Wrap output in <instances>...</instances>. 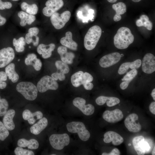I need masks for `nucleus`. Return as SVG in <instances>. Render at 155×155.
<instances>
[{"label": "nucleus", "mask_w": 155, "mask_h": 155, "mask_svg": "<svg viewBox=\"0 0 155 155\" xmlns=\"http://www.w3.org/2000/svg\"><path fill=\"white\" fill-rule=\"evenodd\" d=\"M134 37L130 29L126 27H122L117 30L114 37V43L117 49H125L133 42Z\"/></svg>", "instance_id": "obj_1"}, {"label": "nucleus", "mask_w": 155, "mask_h": 155, "mask_svg": "<svg viewBox=\"0 0 155 155\" xmlns=\"http://www.w3.org/2000/svg\"><path fill=\"white\" fill-rule=\"evenodd\" d=\"M102 30L99 26L95 25L88 30L84 38V45L88 50H91L96 47L101 35Z\"/></svg>", "instance_id": "obj_2"}, {"label": "nucleus", "mask_w": 155, "mask_h": 155, "mask_svg": "<svg viewBox=\"0 0 155 155\" xmlns=\"http://www.w3.org/2000/svg\"><path fill=\"white\" fill-rule=\"evenodd\" d=\"M16 90L28 100H33L37 96V87L30 82H22L19 83L16 86Z\"/></svg>", "instance_id": "obj_3"}, {"label": "nucleus", "mask_w": 155, "mask_h": 155, "mask_svg": "<svg viewBox=\"0 0 155 155\" xmlns=\"http://www.w3.org/2000/svg\"><path fill=\"white\" fill-rule=\"evenodd\" d=\"M68 131L71 133H77L80 138L84 141L89 140L90 134L87 129L83 123L79 121H73L68 123L66 125Z\"/></svg>", "instance_id": "obj_4"}, {"label": "nucleus", "mask_w": 155, "mask_h": 155, "mask_svg": "<svg viewBox=\"0 0 155 155\" xmlns=\"http://www.w3.org/2000/svg\"><path fill=\"white\" fill-rule=\"evenodd\" d=\"M49 141L51 146L57 150L62 149L65 146L69 145L70 138L66 133L62 134H53L49 138Z\"/></svg>", "instance_id": "obj_5"}, {"label": "nucleus", "mask_w": 155, "mask_h": 155, "mask_svg": "<svg viewBox=\"0 0 155 155\" xmlns=\"http://www.w3.org/2000/svg\"><path fill=\"white\" fill-rule=\"evenodd\" d=\"M71 16V12L68 11H65L61 14L56 12L51 16V22L56 29H60L69 21Z\"/></svg>", "instance_id": "obj_6"}, {"label": "nucleus", "mask_w": 155, "mask_h": 155, "mask_svg": "<svg viewBox=\"0 0 155 155\" xmlns=\"http://www.w3.org/2000/svg\"><path fill=\"white\" fill-rule=\"evenodd\" d=\"M36 87L39 92L43 93L49 90H57L59 85L52 77L46 75L41 78L37 83Z\"/></svg>", "instance_id": "obj_7"}, {"label": "nucleus", "mask_w": 155, "mask_h": 155, "mask_svg": "<svg viewBox=\"0 0 155 155\" xmlns=\"http://www.w3.org/2000/svg\"><path fill=\"white\" fill-rule=\"evenodd\" d=\"M132 144L134 149L138 155H144L146 153H149L150 152L151 147L142 135L134 137L132 140Z\"/></svg>", "instance_id": "obj_8"}, {"label": "nucleus", "mask_w": 155, "mask_h": 155, "mask_svg": "<svg viewBox=\"0 0 155 155\" xmlns=\"http://www.w3.org/2000/svg\"><path fill=\"white\" fill-rule=\"evenodd\" d=\"M63 5V0H48L45 3L46 6L42 9V13L46 16L51 17L60 9Z\"/></svg>", "instance_id": "obj_9"}, {"label": "nucleus", "mask_w": 155, "mask_h": 155, "mask_svg": "<svg viewBox=\"0 0 155 155\" xmlns=\"http://www.w3.org/2000/svg\"><path fill=\"white\" fill-rule=\"evenodd\" d=\"M138 119V115L134 113L130 114L126 118L124 124L129 131L133 133H137L140 131L142 126L139 122H136Z\"/></svg>", "instance_id": "obj_10"}, {"label": "nucleus", "mask_w": 155, "mask_h": 155, "mask_svg": "<svg viewBox=\"0 0 155 155\" xmlns=\"http://www.w3.org/2000/svg\"><path fill=\"white\" fill-rule=\"evenodd\" d=\"M121 58L120 54L115 52L106 55L100 60L99 64L103 68H107L118 62Z\"/></svg>", "instance_id": "obj_11"}, {"label": "nucleus", "mask_w": 155, "mask_h": 155, "mask_svg": "<svg viewBox=\"0 0 155 155\" xmlns=\"http://www.w3.org/2000/svg\"><path fill=\"white\" fill-rule=\"evenodd\" d=\"M86 100L84 98L78 97L74 99L73 101V105L79 109L86 115H90L93 114L94 111V106L91 104L85 105Z\"/></svg>", "instance_id": "obj_12"}, {"label": "nucleus", "mask_w": 155, "mask_h": 155, "mask_svg": "<svg viewBox=\"0 0 155 155\" xmlns=\"http://www.w3.org/2000/svg\"><path fill=\"white\" fill-rule=\"evenodd\" d=\"M15 54L11 47L4 48L0 50V68L6 66L14 59Z\"/></svg>", "instance_id": "obj_13"}, {"label": "nucleus", "mask_w": 155, "mask_h": 155, "mask_svg": "<svg viewBox=\"0 0 155 155\" xmlns=\"http://www.w3.org/2000/svg\"><path fill=\"white\" fill-rule=\"evenodd\" d=\"M142 69L145 73L151 74L155 71V57L152 54L148 53L144 56L142 60Z\"/></svg>", "instance_id": "obj_14"}, {"label": "nucleus", "mask_w": 155, "mask_h": 155, "mask_svg": "<svg viewBox=\"0 0 155 155\" xmlns=\"http://www.w3.org/2000/svg\"><path fill=\"white\" fill-rule=\"evenodd\" d=\"M124 117L122 111L119 109L112 111L106 110L103 113L102 117L107 122L115 123L121 120Z\"/></svg>", "instance_id": "obj_15"}, {"label": "nucleus", "mask_w": 155, "mask_h": 155, "mask_svg": "<svg viewBox=\"0 0 155 155\" xmlns=\"http://www.w3.org/2000/svg\"><path fill=\"white\" fill-rule=\"evenodd\" d=\"M103 141L106 143L112 142L113 145L118 146L121 144L124 141L123 138L117 133L112 131H108L104 135Z\"/></svg>", "instance_id": "obj_16"}, {"label": "nucleus", "mask_w": 155, "mask_h": 155, "mask_svg": "<svg viewBox=\"0 0 155 155\" xmlns=\"http://www.w3.org/2000/svg\"><path fill=\"white\" fill-rule=\"evenodd\" d=\"M39 32V29L37 27L29 28L28 33L25 35V38L26 43L28 44L32 43L34 46H37L39 41V37L37 36Z\"/></svg>", "instance_id": "obj_17"}, {"label": "nucleus", "mask_w": 155, "mask_h": 155, "mask_svg": "<svg viewBox=\"0 0 155 155\" xmlns=\"http://www.w3.org/2000/svg\"><path fill=\"white\" fill-rule=\"evenodd\" d=\"M57 51L62 61L67 64H71L73 63L75 55L71 52H68L66 47L60 46L58 48Z\"/></svg>", "instance_id": "obj_18"}, {"label": "nucleus", "mask_w": 155, "mask_h": 155, "mask_svg": "<svg viewBox=\"0 0 155 155\" xmlns=\"http://www.w3.org/2000/svg\"><path fill=\"white\" fill-rule=\"evenodd\" d=\"M55 47V44L53 43L48 45L41 44L38 46L37 51L39 54L42 55L43 58L47 59L51 57L52 52L54 50Z\"/></svg>", "instance_id": "obj_19"}, {"label": "nucleus", "mask_w": 155, "mask_h": 155, "mask_svg": "<svg viewBox=\"0 0 155 155\" xmlns=\"http://www.w3.org/2000/svg\"><path fill=\"white\" fill-rule=\"evenodd\" d=\"M65 36L60 39L61 44L72 50H77L78 44L72 39V33L70 31H68L65 33Z\"/></svg>", "instance_id": "obj_20"}, {"label": "nucleus", "mask_w": 155, "mask_h": 155, "mask_svg": "<svg viewBox=\"0 0 155 155\" xmlns=\"http://www.w3.org/2000/svg\"><path fill=\"white\" fill-rule=\"evenodd\" d=\"M22 116L23 119L25 120H27L29 124H33L36 120L42 118L43 114L40 111L32 113L29 110L26 109L23 112Z\"/></svg>", "instance_id": "obj_21"}, {"label": "nucleus", "mask_w": 155, "mask_h": 155, "mask_svg": "<svg viewBox=\"0 0 155 155\" xmlns=\"http://www.w3.org/2000/svg\"><path fill=\"white\" fill-rule=\"evenodd\" d=\"M95 101L97 104L98 105H103L106 102L108 106L112 107L119 104L120 102V100L116 97L100 96L96 99Z\"/></svg>", "instance_id": "obj_22"}, {"label": "nucleus", "mask_w": 155, "mask_h": 155, "mask_svg": "<svg viewBox=\"0 0 155 155\" xmlns=\"http://www.w3.org/2000/svg\"><path fill=\"white\" fill-rule=\"evenodd\" d=\"M15 114V110L11 109L7 111L4 115L3 123L8 130H13L15 128V125L13 119Z\"/></svg>", "instance_id": "obj_23"}, {"label": "nucleus", "mask_w": 155, "mask_h": 155, "mask_svg": "<svg viewBox=\"0 0 155 155\" xmlns=\"http://www.w3.org/2000/svg\"><path fill=\"white\" fill-rule=\"evenodd\" d=\"M48 123V120L46 118H42L30 127V131L34 135H38L47 127Z\"/></svg>", "instance_id": "obj_24"}, {"label": "nucleus", "mask_w": 155, "mask_h": 155, "mask_svg": "<svg viewBox=\"0 0 155 155\" xmlns=\"http://www.w3.org/2000/svg\"><path fill=\"white\" fill-rule=\"evenodd\" d=\"M18 15L20 19V24L22 26H25L27 24L30 25L36 20V17L34 15L29 14L23 11H20Z\"/></svg>", "instance_id": "obj_25"}, {"label": "nucleus", "mask_w": 155, "mask_h": 155, "mask_svg": "<svg viewBox=\"0 0 155 155\" xmlns=\"http://www.w3.org/2000/svg\"><path fill=\"white\" fill-rule=\"evenodd\" d=\"M112 7L116 12L113 20L115 22H118L121 19V15L124 14L126 11V5L124 3L120 2L116 4H113Z\"/></svg>", "instance_id": "obj_26"}, {"label": "nucleus", "mask_w": 155, "mask_h": 155, "mask_svg": "<svg viewBox=\"0 0 155 155\" xmlns=\"http://www.w3.org/2000/svg\"><path fill=\"white\" fill-rule=\"evenodd\" d=\"M71 83L73 86L78 87L86 83L84 72L79 71L74 73L71 78Z\"/></svg>", "instance_id": "obj_27"}, {"label": "nucleus", "mask_w": 155, "mask_h": 155, "mask_svg": "<svg viewBox=\"0 0 155 155\" xmlns=\"http://www.w3.org/2000/svg\"><path fill=\"white\" fill-rule=\"evenodd\" d=\"M18 145L21 147H27L31 149H36L39 146V144L37 140L32 139L28 140L24 138L18 140L17 143Z\"/></svg>", "instance_id": "obj_28"}, {"label": "nucleus", "mask_w": 155, "mask_h": 155, "mask_svg": "<svg viewBox=\"0 0 155 155\" xmlns=\"http://www.w3.org/2000/svg\"><path fill=\"white\" fill-rule=\"evenodd\" d=\"M5 72L13 83H16L18 80L19 76L15 70V65L13 63H11L7 66L5 68Z\"/></svg>", "instance_id": "obj_29"}, {"label": "nucleus", "mask_w": 155, "mask_h": 155, "mask_svg": "<svg viewBox=\"0 0 155 155\" xmlns=\"http://www.w3.org/2000/svg\"><path fill=\"white\" fill-rule=\"evenodd\" d=\"M149 20L148 17L146 15H142L140 18L137 20L136 24L138 27L144 26L147 30H150L152 29L153 25L151 22Z\"/></svg>", "instance_id": "obj_30"}, {"label": "nucleus", "mask_w": 155, "mask_h": 155, "mask_svg": "<svg viewBox=\"0 0 155 155\" xmlns=\"http://www.w3.org/2000/svg\"><path fill=\"white\" fill-rule=\"evenodd\" d=\"M21 9L31 15H35L38 11V8L35 3L29 4L27 3L23 2L20 5Z\"/></svg>", "instance_id": "obj_31"}, {"label": "nucleus", "mask_w": 155, "mask_h": 155, "mask_svg": "<svg viewBox=\"0 0 155 155\" xmlns=\"http://www.w3.org/2000/svg\"><path fill=\"white\" fill-rule=\"evenodd\" d=\"M26 43L25 38L23 37H21L18 39L14 38L13 40V45L15 47L16 51L18 53L24 51Z\"/></svg>", "instance_id": "obj_32"}, {"label": "nucleus", "mask_w": 155, "mask_h": 155, "mask_svg": "<svg viewBox=\"0 0 155 155\" xmlns=\"http://www.w3.org/2000/svg\"><path fill=\"white\" fill-rule=\"evenodd\" d=\"M55 65L58 70L65 74L68 73L69 71V68L67 64L62 61H57L55 63Z\"/></svg>", "instance_id": "obj_33"}, {"label": "nucleus", "mask_w": 155, "mask_h": 155, "mask_svg": "<svg viewBox=\"0 0 155 155\" xmlns=\"http://www.w3.org/2000/svg\"><path fill=\"white\" fill-rule=\"evenodd\" d=\"M9 106L8 102L4 98H1L0 96V116L4 115L7 111Z\"/></svg>", "instance_id": "obj_34"}, {"label": "nucleus", "mask_w": 155, "mask_h": 155, "mask_svg": "<svg viewBox=\"0 0 155 155\" xmlns=\"http://www.w3.org/2000/svg\"><path fill=\"white\" fill-rule=\"evenodd\" d=\"M138 72L136 69H132L124 76L122 79V81H126L129 83L137 75Z\"/></svg>", "instance_id": "obj_35"}, {"label": "nucleus", "mask_w": 155, "mask_h": 155, "mask_svg": "<svg viewBox=\"0 0 155 155\" xmlns=\"http://www.w3.org/2000/svg\"><path fill=\"white\" fill-rule=\"evenodd\" d=\"M9 134L8 130L3 123L0 121V140L2 141L4 140Z\"/></svg>", "instance_id": "obj_36"}, {"label": "nucleus", "mask_w": 155, "mask_h": 155, "mask_svg": "<svg viewBox=\"0 0 155 155\" xmlns=\"http://www.w3.org/2000/svg\"><path fill=\"white\" fill-rule=\"evenodd\" d=\"M16 155H34V153L32 151L24 149L21 147H17L14 150Z\"/></svg>", "instance_id": "obj_37"}, {"label": "nucleus", "mask_w": 155, "mask_h": 155, "mask_svg": "<svg viewBox=\"0 0 155 155\" xmlns=\"http://www.w3.org/2000/svg\"><path fill=\"white\" fill-rule=\"evenodd\" d=\"M130 63L131 62H126L122 63L118 69V73L122 75L126 72L130 68Z\"/></svg>", "instance_id": "obj_38"}, {"label": "nucleus", "mask_w": 155, "mask_h": 155, "mask_svg": "<svg viewBox=\"0 0 155 155\" xmlns=\"http://www.w3.org/2000/svg\"><path fill=\"white\" fill-rule=\"evenodd\" d=\"M142 62V61L140 59H136L131 62L130 68L131 69H137L140 67Z\"/></svg>", "instance_id": "obj_39"}, {"label": "nucleus", "mask_w": 155, "mask_h": 155, "mask_svg": "<svg viewBox=\"0 0 155 155\" xmlns=\"http://www.w3.org/2000/svg\"><path fill=\"white\" fill-rule=\"evenodd\" d=\"M12 3L8 1L3 2L0 0V10H4L5 9H9L12 7Z\"/></svg>", "instance_id": "obj_40"}, {"label": "nucleus", "mask_w": 155, "mask_h": 155, "mask_svg": "<svg viewBox=\"0 0 155 155\" xmlns=\"http://www.w3.org/2000/svg\"><path fill=\"white\" fill-rule=\"evenodd\" d=\"M42 65L41 60L37 58L32 66L36 70L38 71L41 69Z\"/></svg>", "instance_id": "obj_41"}, {"label": "nucleus", "mask_w": 155, "mask_h": 155, "mask_svg": "<svg viewBox=\"0 0 155 155\" xmlns=\"http://www.w3.org/2000/svg\"><path fill=\"white\" fill-rule=\"evenodd\" d=\"M120 154L119 150L116 148L113 149L110 153L104 152L102 154V155H119Z\"/></svg>", "instance_id": "obj_42"}, {"label": "nucleus", "mask_w": 155, "mask_h": 155, "mask_svg": "<svg viewBox=\"0 0 155 155\" xmlns=\"http://www.w3.org/2000/svg\"><path fill=\"white\" fill-rule=\"evenodd\" d=\"M7 76L5 72L0 71V81H5L7 80Z\"/></svg>", "instance_id": "obj_43"}, {"label": "nucleus", "mask_w": 155, "mask_h": 155, "mask_svg": "<svg viewBox=\"0 0 155 155\" xmlns=\"http://www.w3.org/2000/svg\"><path fill=\"white\" fill-rule=\"evenodd\" d=\"M83 86L84 88L87 90H91L93 87V85L91 82L85 83Z\"/></svg>", "instance_id": "obj_44"}, {"label": "nucleus", "mask_w": 155, "mask_h": 155, "mask_svg": "<svg viewBox=\"0 0 155 155\" xmlns=\"http://www.w3.org/2000/svg\"><path fill=\"white\" fill-rule=\"evenodd\" d=\"M149 109L150 111L152 114H155V102H151L149 106Z\"/></svg>", "instance_id": "obj_45"}, {"label": "nucleus", "mask_w": 155, "mask_h": 155, "mask_svg": "<svg viewBox=\"0 0 155 155\" xmlns=\"http://www.w3.org/2000/svg\"><path fill=\"white\" fill-rule=\"evenodd\" d=\"M129 83L128 82L124 81L122 82L120 85V87L121 89L124 90L126 89L128 87Z\"/></svg>", "instance_id": "obj_46"}, {"label": "nucleus", "mask_w": 155, "mask_h": 155, "mask_svg": "<svg viewBox=\"0 0 155 155\" xmlns=\"http://www.w3.org/2000/svg\"><path fill=\"white\" fill-rule=\"evenodd\" d=\"M58 79L61 81L64 80L65 78V74L61 72H58Z\"/></svg>", "instance_id": "obj_47"}, {"label": "nucleus", "mask_w": 155, "mask_h": 155, "mask_svg": "<svg viewBox=\"0 0 155 155\" xmlns=\"http://www.w3.org/2000/svg\"><path fill=\"white\" fill-rule=\"evenodd\" d=\"M6 22V19L1 16L0 14V26L3 25Z\"/></svg>", "instance_id": "obj_48"}, {"label": "nucleus", "mask_w": 155, "mask_h": 155, "mask_svg": "<svg viewBox=\"0 0 155 155\" xmlns=\"http://www.w3.org/2000/svg\"><path fill=\"white\" fill-rule=\"evenodd\" d=\"M6 86L7 84L5 82L0 81V89H3L6 88Z\"/></svg>", "instance_id": "obj_49"}, {"label": "nucleus", "mask_w": 155, "mask_h": 155, "mask_svg": "<svg viewBox=\"0 0 155 155\" xmlns=\"http://www.w3.org/2000/svg\"><path fill=\"white\" fill-rule=\"evenodd\" d=\"M51 77L56 81L58 79V72H57L53 73L51 75Z\"/></svg>", "instance_id": "obj_50"}, {"label": "nucleus", "mask_w": 155, "mask_h": 155, "mask_svg": "<svg viewBox=\"0 0 155 155\" xmlns=\"http://www.w3.org/2000/svg\"><path fill=\"white\" fill-rule=\"evenodd\" d=\"M151 95L153 98L154 100H155V89H154L151 94Z\"/></svg>", "instance_id": "obj_51"}, {"label": "nucleus", "mask_w": 155, "mask_h": 155, "mask_svg": "<svg viewBox=\"0 0 155 155\" xmlns=\"http://www.w3.org/2000/svg\"><path fill=\"white\" fill-rule=\"evenodd\" d=\"M107 1L111 3H114L116 2L117 0H107Z\"/></svg>", "instance_id": "obj_52"}, {"label": "nucleus", "mask_w": 155, "mask_h": 155, "mask_svg": "<svg viewBox=\"0 0 155 155\" xmlns=\"http://www.w3.org/2000/svg\"><path fill=\"white\" fill-rule=\"evenodd\" d=\"M152 155H155V146H154V148L152 152Z\"/></svg>", "instance_id": "obj_53"}, {"label": "nucleus", "mask_w": 155, "mask_h": 155, "mask_svg": "<svg viewBox=\"0 0 155 155\" xmlns=\"http://www.w3.org/2000/svg\"><path fill=\"white\" fill-rule=\"evenodd\" d=\"M132 1L135 2H137L140 1L141 0H131Z\"/></svg>", "instance_id": "obj_54"}, {"label": "nucleus", "mask_w": 155, "mask_h": 155, "mask_svg": "<svg viewBox=\"0 0 155 155\" xmlns=\"http://www.w3.org/2000/svg\"><path fill=\"white\" fill-rule=\"evenodd\" d=\"M120 55H121V57H123L124 56V55L123 54H120Z\"/></svg>", "instance_id": "obj_55"}, {"label": "nucleus", "mask_w": 155, "mask_h": 155, "mask_svg": "<svg viewBox=\"0 0 155 155\" xmlns=\"http://www.w3.org/2000/svg\"><path fill=\"white\" fill-rule=\"evenodd\" d=\"M12 1H18L20 0H11Z\"/></svg>", "instance_id": "obj_56"}, {"label": "nucleus", "mask_w": 155, "mask_h": 155, "mask_svg": "<svg viewBox=\"0 0 155 155\" xmlns=\"http://www.w3.org/2000/svg\"><path fill=\"white\" fill-rule=\"evenodd\" d=\"M131 144H128V146H131Z\"/></svg>", "instance_id": "obj_57"}, {"label": "nucleus", "mask_w": 155, "mask_h": 155, "mask_svg": "<svg viewBox=\"0 0 155 155\" xmlns=\"http://www.w3.org/2000/svg\"><path fill=\"white\" fill-rule=\"evenodd\" d=\"M31 47V46H29V48H30Z\"/></svg>", "instance_id": "obj_58"}, {"label": "nucleus", "mask_w": 155, "mask_h": 155, "mask_svg": "<svg viewBox=\"0 0 155 155\" xmlns=\"http://www.w3.org/2000/svg\"><path fill=\"white\" fill-rule=\"evenodd\" d=\"M51 155H56V154H51Z\"/></svg>", "instance_id": "obj_59"}, {"label": "nucleus", "mask_w": 155, "mask_h": 155, "mask_svg": "<svg viewBox=\"0 0 155 155\" xmlns=\"http://www.w3.org/2000/svg\"><path fill=\"white\" fill-rule=\"evenodd\" d=\"M18 61H20V59H19L18 60Z\"/></svg>", "instance_id": "obj_60"}]
</instances>
